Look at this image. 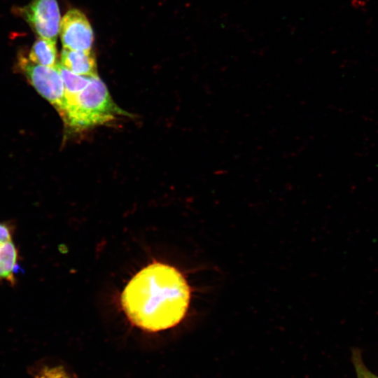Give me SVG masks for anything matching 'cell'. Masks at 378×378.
Listing matches in <instances>:
<instances>
[{
    "label": "cell",
    "instance_id": "4",
    "mask_svg": "<svg viewBox=\"0 0 378 378\" xmlns=\"http://www.w3.org/2000/svg\"><path fill=\"white\" fill-rule=\"evenodd\" d=\"M15 12L38 37L57 41L61 21L57 0H32Z\"/></svg>",
    "mask_w": 378,
    "mask_h": 378
},
{
    "label": "cell",
    "instance_id": "8",
    "mask_svg": "<svg viewBox=\"0 0 378 378\" xmlns=\"http://www.w3.org/2000/svg\"><path fill=\"white\" fill-rule=\"evenodd\" d=\"M28 58L36 64L55 67L57 64L56 41L38 37L30 49Z\"/></svg>",
    "mask_w": 378,
    "mask_h": 378
},
{
    "label": "cell",
    "instance_id": "12",
    "mask_svg": "<svg viewBox=\"0 0 378 378\" xmlns=\"http://www.w3.org/2000/svg\"><path fill=\"white\" fill-rule=\"evenodd\" d=\"M14 227L8 222H0V244L13 240Z\"/></svg>",
    "mask_w": 378,
    "mask_h": 378
},
{
    "label": "cell",
    "instance_id": "11",
    "mask_svg": "<svg viewBox=\"0 0 378 378\" xmlns=\"http://www.w3.org/2000/svg\"><path fill=\"white\" fill-rule=\"evenodd\" d=\"M352 361L356 370L357 378H378V376L372 373L364 364L360 352L354 350Z\"/></svg>",
    "mask_w": 378,
    "mask_h": 378
},
{
    "label": "cell",
    "instance_id": "6",
    "mask_svg": "<svg viewBox=\"0 0 378 378\" xmlns=\"http://www.w3.org/2000/svg\"><path fill=\"white\" fill-rule=\"evenodd\" d=\"M60 59L61 65L76 74L83 76L97 75L96 59L92 50L82 51L64 48Z\"/></svg>",
    "mask_w": 378,
    "mask_h": 378
},
{
    "label": "cell",
    "instance_id": "5",
    "mask_svg": "<svg viewBox=\"0 0 378 378\" xmlns=\"http://www.w3.org/2000/svg\"><path fill=\"white\" fill-rule=\"evenodd\" d=\"M59 34L64 48L91 51L94 33L87 17L78 9L67 11L60 21Z\"/></svg>",
    "mask_w": 378,
    "mask_h": 378
},
{
    "label": "cell",
    "instance_id": "10",
    "mask_svg": "<svg viewBox=\"0 0 378 378\" xmlns=\"http://www.w3.org/2000/svg\"><path fill=\"white\" fill-rule=\"evenodd\" d=\"M36 378H76L63 367L46 365L36 374Z\"/></svg>",
    "mask_w": 378,
    "mask_h": 378
},
{
    "label": "cell",
    "instance_id": "9",
    "mask_svg": "<svg viewBox=\"0 0 378 378\" xmlns=\"http://www.w3.org/2000/svg\"><path fill=\"white\" fill-rule=\"evenodd\" d=\"M57 69L64 83L66 94H75L83 90L90 83L91 76L76 74L64 68L60 63L57 64Z\"/></svg>",
    "mask_w": 378,
    "mask_h": 378
},
{
    "label": "cell",
    "instance_id": "1",
    "mask_svg": "<svg viewBox=\"0 0 378 378\" xmlns=\"http://www.w3.org/2000/svg\"><path fill=\"white\" fill-rule=\"evenodd\" d=\"M190 288L175 267L153 262L137 272L121 296L129 320L148 331H160L180 323L188 309Z\"/></svg>",
    "mask_w": 378,
    "mask_h": 378
},
{
    "label": "cell",
    "instance_id": "3",
    "mask_svg": "<svg viewBox=\"0 0 378 378\" xmlns=\"http://www.w3.org/2000/svg\"><path fill=\"white\" fill-rule=\"evenodd\" d=\"M18 66L37 92L62 116L66 105L65 89L57 69L32 62L24 55L18 56Z\"/></svg>",
    "mask_w": 378,
    "mask_h": 378
},
{
    "label": "cell",
    "instance_id": "7",
    "mask_svg": "<svg viewBox=\"0 0 378 378\" xmlns=\"http://www.w3.org/2000/svg\"><path fill=\"white\" fill-rule=\"evenodd\" d=\"M19 252L13 240L0 244V281L10 285L16 282L19 266Z\"/></svg>",
    "mask_w": 378,
    "mask_h": 378
},
{
    "label": "cell",
    "instance_id": "2",
    "mask_svg": "<svg viewBox=\"0 0 378 378\" xmlns=\"http://www.w3.org/2000/svg\"><path fill=\"white\" fill-rule=\"evenodd\" d=\"M66 105L61 116L72 130L78 132L108 123L118 116L130 114L112 99L105 83L96 75L88 85L75 94H66Z\"/></svg>",
    "mask_w": 378,
    "mask_h": 378
}]
</instances>
